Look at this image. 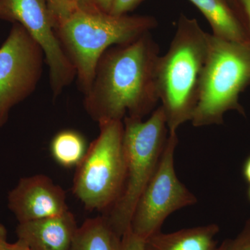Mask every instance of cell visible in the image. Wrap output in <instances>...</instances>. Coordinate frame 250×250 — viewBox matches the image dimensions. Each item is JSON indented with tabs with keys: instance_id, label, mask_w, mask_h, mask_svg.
<instances>
[{
	"instance_id": "obj_1",
	"label": "cell",
	"mask_w": 250,
	"mask_h": 250,
	"mask_svg": "<svg viewBox=\"0 0 250 250\" xmlns=\"http://www.w3.org/2000/svg\"><path fill=\"white\" fill-rule=\"evenodd\" d=\"M159 47L150 32L115 45L102 56L83 105L99 123L141 118L152 113L159 102L156 68Z\"/></svg>"
},
{
	"instance_id": "obj_2",
	"label": "cell",
	"mask_w": 250,
	"mask_h": 250,
	"mask_svg": "<svg viewBox=\"0 0 250 250\" xmlns=\"http://www.w3.org/2000/svg\"><path fill=\"white\" fill-rule=\"evenodd\" d=\"M208 36L195 18L182 14L168 50L159 57L156 83L169 133L177 132L181 125L191 121L207 60Z\"/></svg>"
},
{
	"instance_id": "obj_3",
	"label": "cell",
	"mask_w": 250,
	"mask_h": 250,
	"mask_svg": "<svg viewBox=\"0 0 250 250\" xmlns=\"http://www.w3.org/2000/svg\"><path fill=\"white\" fill-rule=\"evenodd\" d=\"M156 26L157 21L152 16L76 10L55 31L84 94L92 84L99 61L107 49L134 41Z\"/></svg>"
},
{
	"instance_id": "obj_4",
	"label": "cell",
	"mask_w": 250,
	"mask_h": 250,
	"mask_svg": "<svg viewBox=\"0 0 250 250\" xmlns=\"http://www.w3.org/2000/svg\"><path fill=\"white\" fill-rule=\"evenodd\" d=\"M123 125L124 184L116 203L103 214L121 238L129 230L136 204L155 173L169 135L161 106L152 112L147 121L125 117Z\"/></svg>"
},
{
	"instance_id": "obj_5",
	"label": "cell",
	"mask_w": 250,
	"mask_h": 250,
	"mask_svg": "<svg viewBox=\"0 0 250 250\" xmlns=\"http://www.w3.org/2000/svg\"><path fill=\"white\" fill-rule=\"evenodd\" d=\"M250 85V45L209 34L198 101L190 122L195 127L222 125L227 112L245 116L240 96Z\"/></svg>"
},
{
	"instance_id": "obj_6",
	"label": "cell",
	"mask_w": 250,
	"mask_h": 250,
	"mask_svg": "<svg viewBox=\"0 0 250 250\" xmlns=\"http://www.w3.org/2000/svg\"><path fill=\"white\" fill-rule=\"evenodd\" d=\"M98 137L76 167L72 192L85 209L108 211L121 195L125 176L123 121L99 123Z\"/></svg>"
},
{
	"instance_id": "obj_7",
	"label": "cell",
	"mask_w": 250,
	"mask_h": 250,
	"mask_svg": "<svg viewBox=\"0 0 250 250\" xmlns=\"http://www.w3.org/2000/svg\"><path fill=\"white\" fill-rule=\"evenodd\" d=\"M178 142L177 132L169 133L155 173L136 204L129 230L143 241L160 232L169 215L197 202L176 174L174 152Z\"/></svg>"
},
{
	"instance_id": "obj_8",
	"label": "cell",
	"mask_w": 250,
	"mask_h": 250,
	"mask_svg": "<svg viewBox=\"0 0 250 250\" xmlns=\"http://www.w3.org/2000/svg\"><path fill=\"white\" fill-rule=\"evenodd\" d=\"M45 62L39 44L14 23L0 47V128L7 123L11 110L34 93Z\"/></svg>"
},
{
	"instance_id": "obj_9",
	"label": "cell",
	"mask_w": 250,
	"mask_h": 250,
	"mask_svg": "<svg viewBox=\"0 0 250 250\" xmlns=\"http://www.w3.org/2000/svg\"><path fill=\"white\" fill-rule=\"evenodd\" d=\"M0 19L21 24L39 44L54 98L60 95L76 78V70L57 37L46 0H0Z\"/></svg>"
},
{
	"instance_id": "obj_10",
	"label": "cell",
	"mask_w": 250,
	"mask_h": 250,
	"mask_svg": "<svg viewBox=\"0 0 250 250\" xmlns=\"http://www.w3.org/2000/svg\"><path fill=\"white\" fill-rule=\"evenodd\" d=\"M7 202L18 223L57 216L69 210L65 190L42 174L20 179L8 194Z\"/></svg>"
},
{
	"instance_id": "obj_11",
	"label": "cell",
	"mask_w": 250,
	"mask_h": 250,
	"mask_svg": "<svg viewBox=\"0 0 250 250\" xmlns=\"http://www.w3.org/2000/svg\"><path fill=\"white\" fill-rule=\"evenodd\" d=\"M70 210L63 214L18 223V240L31 250H70L78 229Z\"/></svg>"
},
{
	"instance_id": "obj_12",
	"label": "cell",
	"mask_w": 250,
	"mask_h": 250,
	"mask_svg": "<svg viewBox=\"0 0 250 250\" xmlns=\"http://www.w3.org/2000/svg\"><path fill=\"white\" fill-rule=\"evenodd\" d=\"M201 11L215 37L250 45V36L243 16L229 0H189Z\"/></svg>"
},
{
	"instance_id": "obj_13",
	"label": "cell",
	"mask_w": 250,
	"mask_h": 250,
	"mask_svg": "<svg viewBox=\"0 0 250 250\" xmlns=\"http://www.w3.org/2000/svg\"><path fill=\"white\" fill-rule=\"evenodd\" d=\"M220 228L217 224L160 232L144 241L145 250H216Z\"/></svg>"
},
{
	"instance_id": "obj_14",
	"label": "cell",
	"mask_w": 250,
	"mask_h": 250,
	"mask_svg": "<svg viewBox=\"0 0 250 250\" xmlns=\"http://www.w3.org/2000/svg\"><path fill=\"white\" fill-rule=\"evenodd\" d=\"M70 250H122V238L102 215L79 227Z\"/></svg>"
},
{
	"instance_id": "obj_15",
	"label": "cell",
	"mask_w": 250,
	"mask_h": 250,
	"mask_svg": "<svg viewBox=\"0 0 250 250\" xmlns=\"http://www.w3.org/2000/svg\"><path fill=\"white\" fill-rule=\"evenodd\" d=\"M88 147L86 139L82 133L64 129L52 138L49 152L59 166L65 168H76L83 160Z\"/></svg>"
},
{
	"instance_id": "obj_16",
	"label": "cell",
	"mask_w": 250,
	"mask_h": 250,
	"mask_svg": "<svg viewBox=\"0 0 250 250\" xmlns=\"http://www.w3.org/2000/svg\"><path fill=\"white\" fill-rule=\"evenodd\" d=\"M46 2L55 29L77 10V0H46Z\"/></svg>"
},
{
	"instance_id": "obj_17",
	"label": "cell",
	"mask_w": 250,
	"mask_h": 250,
	"mask_svg": "<svg viewBox=\"0 0 250 250\" xmlns=\"http://www.w3.org/2000/svg\"><path fill=\"white\" fill-rule=\"evenodd\" d=\"M216 250H250V218L236 237L225 240Z\"/></svg>"
},
{
	"instance_id": "obj_18",
	"label": "cell",
	"mask_w": 250,
	"mask_h": 250,
	"mask_svg": "<svg viewBox=\"0 0 250 250\" xmlns=\"http://www.w3.org/2000/svg\"><path fill=\"white\" fill-rule=\"evenodd\" d=\"M114 0H77V10L110 13Z\"/></svg>"
},
{
	"instance_id": "obj_19",
	"label": "cell",
	"mask_w": 250,
	"mask_h": 250,
	"mask_svg": "<svg viewBox=\"0 0 250 250\" xmlns=\"http://www.w3.org/2000/svg\"><path fill=\"white\" fill-rule=\"evenodd\" d=\"M143 0H114L110 14L122 16L136 9Z\"/></svg>"
},
{
	"instance_id": "obj_20",
	"label": "cell",
	"mask_w": 250,
	"mask_h": 250,
	"mask_svg": "<svg viewBox=\"0 0 250 250\" xmlns=\"http://www.w3.org/2000/svg\"><path fill=\"white\" fill-rule=\"evenodd\" d=\"M122 250H145L144 241L129 230L122 238Z\"/></svg>"
},
{
	"instance_id": "obj_21",
	"label": "cell",
	"mask_w": 250,
	"mask_h": 250,
	"mask_svg": "<svg viewBox=\"0 0 250 250\" xmlns=\"http://www.w3.org/2000/svg\"><path fill=\"white\" fill-rule=\"evenodd\" d=\"M241 12L250 36V0H235Z\"/></svg>"
},
{
	"instance_id": "obj_22",
	"label": "cell",
	"mask_w": 250,
	"mask_h": 250,
	"mask_svg": "<svg viewBox=\"0 0 250 250\" xmlns=\"http://www.w3.org/2000/svg\"><path fill=\"white\" fill-rule=\"evenodd\" d=\"M7 244V230L6 227L0 223V250H6Z\"/></svg>"
},
{
	"instance_id": "obj_23",
	"label": "cell",
	"mask_w": 250,
	"mask_h": 250,
	"mask_svg": "<svg viewBox=\"0 0 250 250\" xmlns=\"http://www.w3.org/2000/svg\"><path fill=\"white\" fill-rule=\"evenodd\" d=\"M242 173H243V178L246 180L247 183L250 185V154L243 164Z\"/></svg>"
},
{
	"instance_id": "obj_24",
	"label": "cell",
	"mask_w": 250,
	"mask_h": 250,
	"mask_svg": "<svg viewBox=\"0 0 250 250\" xmlns=\"http://www.w3.org/2000/svg\"><path fill=\"white\" fill-rule=\"evenodd\" d=\"M6 250H31L23 242L18 240L16 243H9L6 246Z\"/></svg>"
},
{
	"instance_id": "obj_25",
	"label": "cell",
	"mask_w": 250,
	"mask_h": 250,
	"mask_svg": "<svg viewBox=\"0 0 250 250\" xmlns=\"http://www.w3.org/2000/svg\"><path fill=\"white\" fill-rule=\"evenodd\" d=\"M248 199H249V200L250 201V185L249 187V188H248Z\"/></svg>"
},
{
	"instance_id": "obj_26",
	"label": "cell",
	"mask_w": 250,
	"mask_h": 250,
	"mask_svg": "<svg viewBox=\"0 0 250 250\" xmlns=\"http://www.w3.org/2000/svg\"><path fill=\"white\" fill-rule=\"evenodd\" d=\"M233 1H234V0H233Z\"/></svg>"
}]
</instances>
